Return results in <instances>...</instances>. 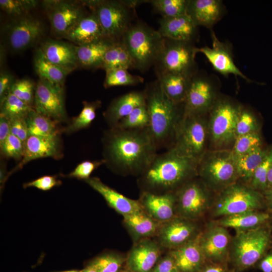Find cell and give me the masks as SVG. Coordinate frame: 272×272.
<instances>
[{
  "instance_id": "6da1fadb",
  "label": "cell",
  "mask_w": 272,
  "mask_h": 272,
  "mask_svg": "<svg viewBox=\"0 0 272 272\" xmlns=\"http://www.w3.org/2000/svg\"><path fill=\"white\" fill-rule=\"evenodd\" d=\"M102 144L105 165L122 175L139 176L158 154V150L148 127L109 128L103 133Z\"/></svg>"
},
{
  "instance_id": "7a4b0ae2",
  "label": "cell",
  "mask_w": 272,
  "mask_h": 272,
  "mask_svg": "<svg viewBox=\"0 0 272 272\" xmlns=\"http://www.w3.org/2000/svg\"><path fill=\"white\" fill-rule=\"evenodd\" d=\"M198 162L180 156L170 149L158 154L139 176L143 191L162 194L173 192L198 176Z\"/></svg>"
},
{
  "instance_id": "3957f363",
  "label": "cell",
  "mask_w": 272,
  "mask_h": 272,
  "mask_svg": "<svg viewBox=\"0 0 272 272\" xmlns=\"http://www.w3.org/2000/svg\"><path fill=\"white\" fill-rule=\"evenodd\" d=\"M149 116V132L158 150L172 146L178 125L184 114V103L176 104L164 92L157 79L144 90Z\"/></svg>"
},
{
  "instance_id": "277c9868",
  "label": "cell",
  "mask_w": 272,
  "mask_h": 272,
  "mask_svg": "<svg viewBox=\"0 0 272 272\" xmlns=\"http://www.w3.org/2000/svg\"><path fill=\"white\" fill-rule=\"evenodd\" d=\"M121 40L131 57L134 69L144 72L156 63L165 38L158 30L139 21L130 26Z\"/></svg>"
},
{
  "instance_id": "5b68a950",
  "label": "cell",
  "mask_w": 272,
  "mask_h": 272,
  "mask_svg": "<svg viewBox=\"0 0 272 272\" xmlns=\"http://www.w3.org/2000/svg\"><path fill=\"white\" fill-rule=\"evenodd\" d=\"M270 230L271 228L265 225L236 231L232 237L229 259L237 271L252 267L266 253L270 246Z\"/></svg>"
},
{
  "instance_id": "8992f818",
  "label": "cell",
  "mask_w": 272,
  "mask_h": 272,
  "mask_svg": "<svg viewBox=\"0 0 272 272\" xmlns=\"http://www.w3.org/2000/svg\"><path fill=\"white\" fill-rule=\"evenodd\" d=\"M205 114H183L171 147L178 155L198 162L207 152L208 122Z\"/></svg>"
},
{
  "instance_id": "52a82bcc",
  "label": "cell",
  "mask_w": 272,
  "mask_h": 272,
  "mask_svg": "<svg viewBox=\"0 0 272 272\" xmlns=\"http://www.w3.org/2000/svg\"><path fill=\"white\" fill-rule=\"evenodd\" d=\"M265 207L263 193L245 183H235L218 193L210 210L215 218L261 210Z\"/></svg>"
},
{
  "instance_id": "ba28073f",
  "label": "cell",
  "mask_w": 272,
  "mask_h": 272,
  "mask_svg": "<svg viewBox=\"0 0 272 272\" xmlns=\"http://www.w3.org/2000/svg\"><path fill=\"white\" fill-rule=\"evenodd\" d=\"M198 176L210 190L217 193L237 182L239 176L231 151L207 152L198 163Z\"/></svg>"
},
{
  "instance_id": "9c48e42d",
  "label": "cell",
  "mask_w": 272,
  "mask_h": 272,
  "mask_svg": "<svg viewBox=\"0 0 272 272\" xmlns=\"http://www.w3.org/2000/svg\"><path fill=\"white\" fill-rule=\"evenodd\" d=\"M144 1H98L92 9L105 37L114 42L121 40L132 25L135 7Z\"/></svg>"
},
{
  "instance_id": "30bf717a",
  "label": "cell",
  "mask_w": 272,
  "mask_h": 272,
  "mask_svg": "<svg viewBox=\"0 0 272 272\" xmlns=\"http://www.w3.org/2000/svg\"><path fill=\"white\" fill-rule=\"evenodd\" d=\"M194 43L165 38L162 51L155 64L156 74L171 73L192 77L197 72Z\"/></svg>"
},
{
  "instance_id": "8fae6325",
  "label": "cell",
  "mask_w": 272,
  "mask_h": 272,
  "mask_svg": "<svg viewBox=\"0 0 272 272\" xmlns=\"http://www.w3.org/2000/svg\"><path fill=\"white\" fill-rule=\"evenodd\" d=\"M200 179L194 178L175 191L176 216L195 221L210 211L214 198Z\"/></svg>"
},
{
  "instance_id": "7c38bea8",
  "label": "cell",
  "mask_w": 272,
  "mask_h": 272,
  "mask_svg": "<svg viewBox=\"0 0 272 272\" xmlns=\"http://www.w3.org/2000/svg\"><path fill=\"white\" fill-rule=\"evenodd\" d=\"M242 108L226 99H217L210 110L209 137L216 147L225 146L236 139V126Z\"/></svg>"
},
{
  "instance_id": "4fadbf2b",
  "label": "cell",
  "mask_w": 272,
  "mask_h": 272,
  "mask_svg": "<svg viewBox=\"0 0 272 272\" xmlns=\"http://www.w3.org/2000/svg\"><path fill=\"white\" fill-rule=\"evenodd\" d=\"M33 108L58 123L66 121L64 87L39 78L36 83Z\"/></svg>"
},
{
  "instance_id": "5bb4252c",
  "label": "cell",
  "mask_w": 272,
  "mask_h": 272,
  "mask_svg": "<svg viewBox=\"0 0 272 272\" xmlns=\"http://www.w3.org/2000/svg\"><path fill=\"white\" fill-rule=\"evenodd\" d=\"M217 99L213 81L207 75L197 72L191 80L184 103V114H206L210 111Z\"/></svg>"
},
{
  "instance_id": "9a60e30c",
  "label": "cell",
  "mask_w": 272,
  "mask_h": 272,
  "mask_svg": "<svg viewBox=\"0 0 272 272\" xmlns=\"http://www.w3.org/2000/svg\"><path fill=\"white\" fill-rule=\"evenodd\" d=\"M43 30L41 21L25 15L17 18L6 26V40L12 51L22 52L35 44L42 36Z\"/></svg>"
},
{
  "instance_id": "2e32d148",
  "label": "cell",
  "mask_w": 272,
  "mask_h": 272,
  "mask_svg": "<svg viewBox=\"0 0 272 272\" xmlns=\"http://www.w3.org/2000/svg\"><path fill=\"white\" fill-rule=\"evenodd\" d=\"M51 28L54 35L64 38L74 25L85 14L81 2L70 1H45Z\"/></svg>"
},
{
  "instance_id": "e0dca14e",
  "label": "cell",
  "mask_w": 272,
  "mask_h": 272,
  "mask_svg": "<svg viewBox=\"0 0 272 272\" xmlns=\"http://www.w3.org/2000/svg\"><path fill=\"white\" fill-rule=\"evenodd\" d=\"M227 229L215 222L200 232L199 244L207 261L225 263L229 259L232 237Z\"/></svg>"
},
{
  "instance_id": "ac0fdd59",
  "label": "cell",
  "mask_w": 272,
  "mask_h": 272,
  "mask_svg": "<svg viewBox=\"0 0 272 272\" xmlns=\"http://www.w3.org/2000/svg\"><path fill=\"white\" fill-rule=\"evenodd\" d=\"M194 221L175 216L163 223L157 232L160 244L173 250L195 239L201 231Z\"/></svg>"
},
{
  "instance_id": "d6986e66",
  "label": "cell",
  "mask_w": 272,
  "mask_h": 272,
  "mask_svg": "<svg viewBox=\"0 0 272 272\" xmlns=\"http://www.w3.org/2000/svg\"><path fill=\"white\" fill-rule=\"evenodd\" d=\"M62 156L59 134L47 137L30 135L25 142L22 159L19 163L9 172V176L32 160L48 157L58 160Z\"/></svg>"
},
{
  "instance_id": "ffe728a7",
  "label": "cell",
  "mask_w": 272,
  "mask_h": 272,
  "mask_svg": "<svg viewBox=\"0 0 272 272\" xmlns=\"http://www.w3.org/2000/svg\"><path fill=\"white\" fill-rule=\"evenodd\" d=\"M212 47L197 48L198 52L202 53L212 64L214 69L224 76L233 74L240 77L248 82H252L238 68L234 63L229 44L220 41L211 30Z\"/></svg>"
},
{
  "instance_id": "44dd1931",
  "label": "cell",
  "mask_w": 272,
  "mask_h": 272,
  "mask_svg": "<svg viewBox=\"0 0 272 272\" xmlns=\"http://www.w3.org/2000/svg\"><path fill=\"white\" fill-rule=\"evenodd\" d=\"M161 253L159 245L149 238L137 241L126 259L131 272H152Z\"/></svg>"
},
{
  "instance_id": "7402d4cb",
  "label": "cell",
  "mask_w": 272,
  "mask_h": 272,
  "mask_svg": "<svg viewBox=\"0 0 272 272\" xmlns=\"http://www.w3.org/2000/svg\"><path fill=\"white\" fill-rule=\"evenodd\" d=\"M139 201L143 209L158 222H168L176 216L175 192L157 194L142 191Z\"/></svg>"
},
{
  "instance_id": "603a6c76",
  "label": "cell",
  "mask_w": 272,
  "mask_h": 272,
  "mask_svg": "<svg viewBox=\"0 0 272 272\" xmlns=\"http://www.w3.org/2000/svg\"><path fill=\"white\" fill-rule=\"evenodd\" d=\"M39 48L49 61L68 74L79 66L76 45L72 43L47 40L41 43Z\"/></svg>"
},
{
  "instance_id": "cb8c5ba5",
  "label": "cell",
  "mask_w": 272,
  "mask_h": 272,
  "mask_svg": "<svg viewBox=\"0 0 272 272\" xmlns=\"http://www.w3.org/2000/svg\"><path fill=\"white\" fill-rule=\"evenodd\" d=\"M158 30L164 38L194 43L198 39L197 27L187 15L163 18Z\"/></svg>"
},
{
  "instance_id": "d4e9b609",
  "label": "cell",
  "mask_w": 272,
  "mask_h": 272,
  "mask_svg": "<svg viewBox=\"0 0 272 272\" xmlns=\"http://www.w3.org/2000/svg\"><path fill=\"white\" fill-rule=\"evenodd\" d=\"M145 104L144 90L131 91L112 100L103 117L109 128L113 127L134 108Z\"/></svg>"
},
{
  "instance_id": "484cf974",
  "label": "cell",
  "mask_w": 272,
  "mask_h": 272,
  "mask_svg": "<svg viewBox=\"0 0 272 272\" xmlns=\"http://www.w3.org/2000/svg\"><path fill=\"white\" fill-rule=\"evenodd\" d=\"M225 7L220 0H189L187 15L197 26L212 30L222 17Z\"/></svg>"
},
{
  "instance_id": "4316f807",
  "label": "cell",
  "mask_w": 272,
  "mask_h": 272,
  "mask_svg": "<svg viewBox=\"0 0 272 272\" xmlns=\"http://www.w3.org/2000/svg\"><path fill=\"white\" fill-rule=\"evenodd\" d=\"M85 181L102 196L110 207L123 217L143 210L139 200L125 196L104 184L97 177H90Z\"/></svg>"
},
{
  "instance_id": "83f0119b",
  "label": "cell",
  "mask_w": 272,
  "mask_h": 272,
  "mask_svg": "<svg viewBox=\"0 0 272 272\" xmlns=\"http://www.w3.org/2000/svg\"><path fill=\"white\" fill-rule=\"evenodd\" d=\"M64 38L76 46H80L106 38L96 16L92 12L82 17Z\"/></svg>"
},
{
  "instance_id": "f1b7e54d",
  "label": "cell",
  "mask_w": 272,
  "mask_h": 272,
  "mask_svg": "<svg viewBox=\"0 0 272 272\" xmlns=\"http://www.w3.org/2000/svg\"><path fill=\"white\" fill-rule=\"evenodd\" d=\"M198 237L170 252L179 272H200L206 264L207 261L199 246Z\"/></svg>"
},
{
  "instance_id": "f546056e",
  "label": "cell",
  "mask_w": 272,
  "mask_h": 272,
  "mask_svg": "<svg viewBox=\"0 0 272 272\" xmlns=\"http://www.w3.org/2000/svg\"><path fill=\"white\" fill-rule=\"evenodd\" d=\"M271 218L268 212L251 211L219 218L215 222L226 228L236 231H246L266 225Z\"/></svg>"
},
{
  "instance_id": "4dcf8cb0",
  "label": "cell",
  "mask_w": 272,
  "mask_h": 272,
  "mask_svg": "<svg viewBox=\"0 0 272 272\" xmlns=\"http://www.w3.org/2000/svg\"><path fill=\"white\" fill-rule=\"evenodd\" d=\"M115 42L104 38L83 45H76L79 65L89 69L102 68L106 52Z\"/></svg>"
},
{
  "instance_id": "1f68e13d",
  "label": "cell",
  "mask_w": 272,
  "mask_h": 272,
  "mask_svg": "<svg viewBox=\"0 0 272 272\" xmlns=\"http://www.w3.org/2000/svg\"><path fill=\"white\" fill-rule=\"evenodd\" d=\"M157 76L168 98L176 104H183L193 76L171 73H157Z\"/></svg>"
},
{
  "instance_id": "d6a6232c",
  "label": "cell",
  "mask_w": 272,
  "mask_h": 272,
  "mask_svg": "<svg viewBox=\"0 0 272 272\" xmlns=\"http://www.w3.org/2000/svg\"><path fill=\"white\" fill-rule=\"evenodd\" d=\"M123 222L133 238L140 240L155 234L159 228V223L143 209L123 216Z\"/></svg>"
},
{
  "instance_id": "836d02e7",
  "label": "cell",
  "mask_w": 272,
  "mask_h": 272,
  "mask_svg": "<svg viewBox=\"0 0 272 272\" xmlns=\"http://www.w3.org/2000/svg\"><path fill=\"white\" fill-rule=\"evenodd\" d=\"M34 66L39 78L64 87L66 76L69 74L63 70L49 61L39 48L35 52Z\"/></svg>"
},
{
  "instance_id": "e575fe53",
  "label": "cell",
  "mask_w": 272,
  "mask_h": 272,
  "mask_svg": "<svg viewBox=\"0 0 272 272\" xmlns=\"http://www.w3.org/2000/svg\"><path fill=\"white\" fill-rule=\"evenodd\" d=\"M267 150L268 149H264L259 147L236 160L239 179L246 184H249L255 170L264 158Z\"/></svg>"
},
{
  "instance_id": "d590c367",
  "label": "cell",
  "mask_w": 272,
  "mask_h": 272,
  "mask_svg": "<svg viewBox=\"0 0 272 272\" xmlns=\"http://www.w3.org/2000/svg\"><path fill=\"white\" fill-rule=\"evenodd\" d=\"M30 135L52 136L59 134L61 130L58 123L39 113L33 108L25 117Z\"/></svg>"
},
{
  "instance_id": "8d00e7d4",
  "label": "cell",
  "mask_w": 272,
  "mask_h": 272,
  "mask_svg": "<svg viewBox=\"0 0 272 272\" xmlns=\"http://www.w3.org/2000/svg\"><path fill=\"white\" fill-rule=\"evenodd\" d=\"M105 72L114 69H134L131 57L121 40L115 42L106 52L102 65Z\"/></svg>"
},
{
  "instance_id": "74e56055",
  "label": "cell",
  "mask_w": 272,
  "mask_h": 272,
  "mask_svg": "<svg viewBox=\"0 0 272 272\" xmlns=\"http://www.w3.org/2000/svg\"><path fill=\"white\" fill-rule=\"evenodd\" d=\"M101 101L83 102V107L79 114L73 118L71 122L64 128L63 131L71 134L89 126L95 119L97 109L101 106Z\"/></svg>"
},
{
  "instance_id": "f35d334b",
  "label": "cell",
  "mask_w": 272,
  "mask_h": 272,
  "mask_svg": "<svg viewBox=\"0 0 272 272\" xmlns=\"http://www.w3.org/2000/svg\"><path fill=\"white\" fill-rule=\"evenodd\" d=\"M153 10L163 18L187 15L189 0H152Z\"/></svg>"
},
{
  "instance_id": "ab89813d",
  "label": "cell",
  "mask_w": 272,
  "mask_h": 272,
  "mask_svg": "<svg viewBox=\"0 0 272 272\" xmlns=\"http://www.w3.org/2000/svg\"><path fill=\"white\" fill-rule=\"evenodd\" d=\"M0 102V114L10 119L26 117L29 112L33 108L11 93Z\"/></svg>"
},
{
  "instance_id": "60d3db41",
  "label": "cell",
  "mask_w": 272,
  "mask_h": 272,
  "mask_svg": "<svg viewBox=\"0 0 272 272\" xmlns=\"http://www.w3.org/2000/svg\"><path fill=\"white\" fill-rule=\"evenodd\" d=\"M127 70L118 68L106 71L104 87L108 88L118 86H134L144 82L143 77L133 75Z\"/></svg>"
},
{
  "instance_id": "b9f144b4",
  "label": "cell",
  "mask_w": 272,
  "mask_h": 272,
  "mask_svg": "<svg viewBox=\"0 0 272 272\" xmlns=\"http://www.w3.org/2000/svg\"><path fill=\"white\" fill-rule=\"evenodd\" d=\"M149 125V116L145 104L134 108L114 127L121 129H134L147 128Z\"/></svg>"
},
{
  "instance_id": "7bdbcfd3",
  "label": "cell",
  "mask_w": 272,
  "mask_h": 272,
  "mask_svg": "<svg viewBox=\"0 0 272 272\" xmlns=\"http://www.w3.org/2000/svg\"><path fill=\"white\" fill-rule=\"evenodd\" d=\"M125 258L114 252H106L100 254L90 263L97 269L98 272H122Z\"/></svg>"
},
{
  "instance_id": "ee69618b",
  "label": "cell",
  "mask_w": 272,
  "mask_h": 272,
  "mask_svg": "<svg viewBox=\"0 0 272 272\" xmlns=\"http://www.w3.org/2000/svg\"><path fill=\"white\" fill-rule=\"evenodd\" d=\"M271 166L272 147L268 149L264 158L255 170L249 185L261 192L266 190L267 175Z\"/></svg>"
},
{
  "instance_id": "f6af8a7d",
  "label": "cell",
  "mask_w": 272,
  "mask_h": 272,
  "mask_svg": "<svg viewBox=\"0 0 272 272\" xmlns=\"http://www.w3.org/2000/svg\"><path fill=\"white\" fill-rule=\"evenodd\" d=\"M261 139L258 132H251L237 137L231 152L236 160L253 149L261 147Z\"/></svg>"
},
{
  "instance_id": "bcb514c9",
  "label": "cell",
  "mask_w": 272,
  "mask_h": 272,
  "mask_svg": "<svg viewBox=\"0 0 272 272\" xmlns=\"http://www.w3.org/2000/svg\"><path fill=\"white\" fill-rule=\"evenodd\" d=\"M38 1L34 0H1V8L10 16L19 18L36 7Z\"/></svg>"
},
{
  "instance_id": "7dc6e473",
  "label": "cell",
  "mask_w": 272,
  "mask_h": 272,
  "mask_svg": "<svg viewBox=\"0 0 272 272\" xmlns=\"http://www.w3.org/2000/svg\"><path fill=\"white\" fill-rule=\"evenodd\" d=\"M35 88L36 84L31 80L23 78L16 80L10 93L33 108Z\"/></svg>"
},
{
  "instance_id": "c3c4849f",
  "label": "cell",
  "mask_w": 272,
  "mask_h": 272,
  "mask_svg": "<svg viewBox=\"0 0 272 272\" xmlns=\"http://www.w3.org/2000/svg\"><path fill=\"white\" fill-rule=\"evenodd\" d=\"M258 125L254 115L249 110L241 109L236 126V138L237 137L258 132Z\"/></svg>"
},
{
  "instance_id": "681fc988",
  "label": "cell",
  "mask_w": 272,
  "mask_h": 272,
  "mask_svg": "<svg viewBox=\"0 0 272 272\" xmlns=\"http://www.w3.org/2000/svg\"><path fill=\"white\" fill-rule=\"evenodd\" d=\"M0 147L1 153L5 156L21 160L24 154L25 142L10 134Z\"/></svg>"
},
{
  "instance_id": "f907efd6",
  "label": "cell",
  "mask_w": 272,
  "mask_h": 272,
  "mask_svg": "<svg viewBox=\"0 0 272 272\" xmlns=\"http://www.w3.org/2000/svg\"><path fill=\"white\" fill-rule=\"evenodd\" d=\"M102 164H105L103 159L99 160H86L79 164L75 169L66 176L85 181L90 178L92 172Z\"/></svg>"
},
{
  "instance_id": "816d5d0a",
  "label": "cell",
  "mask_w": 272,
  "mask_h": 272,
  "mask_svg": "<svg viewBox=\"0 0 272 272\" xmlns=\"http://www.w3.org/2000/svg\"><path fill=\"white\" fill-rule=\"evenodd\" d=\"M61 184V182L57 178L56 176L45 175L24 184L23 187L26 188L33 187L40 190L47 191Z\"/></svg>"
},
{
  "instance_id": "f5cc1de1",
  "label": "cell",
  "mask_w": 272,
  "mask_h": 272,
  "mask_svg": "<svg viewBox=\"0 0 272 272\" xmlns=\"http://www.w3.org/2000/svg\"><path fill=\"white\" fill-rule=\"evenodd\" d=\"M10 120L11 134L25 142L29 137L25 117L16 118Z\"/></svg>"
},
{
  "instance_id": "db71d44e",
  "label": "cell",
  "mask_w": 272,
  "mask_h": 272,
  "mask_svg": "<svg viewBox=\"0 0 272 272\" xmlns=\"http://www.w3.org/2000/svg\"><path fill=\"white\" fill-rule=\"evenodd\" d=\"M16 80L14 77L7 71L1 72L0 74V102L10 93Z\"/></svg>"
},
{
  "instance_id": "11a10c76",
  "label": "cell",
  "mask_w": 272,
  "mask_h": 272,
  "mask_svg": "<svg viewBox=\"0 0 272 272\" xmlns=\"http://www.w3.org/2000/svg\"><path fill=\"white\" fill-rule=\"evenodd\" d=\"M152 272H179L174 259L169 254L162 259L154 267Z\"/></svg>"
},
{
  "instance_id": "9f6ffc18",
  "label": "cell",
  "mask_w": 272,
  "mask_h": 272,
  "mask_svg": "<svg viewBox=\"0 0 272 272\" xmlns=\"http://www.w3.org/2000/svg\"><path fill=\"white\" fill-rule=\"evenodd\" d=\"M11 134V120L0 114V146Z\"/></svg>"
},
{
  "instance_id": "6f0895ef",
  "label": "cell",
  "mask_w": 272,
  "mask_h": 272,
  "mask_svg": "<svg viewBox=\"0 0 272 272\" xmlns=\"http://www.w3.org/2000/svg\"><path fill=\"white\" fill-rule=\"evenodd\" d=\"M258 267L262 272H272V251L266 253L259 261Z\"/></svg>"
},
{
  "instance_id": "680465c9",
  "label": "cell",
  "mask_w": 272,
  "mask_h": 272,
  "mask_svg": "<svg viewBox=\"0 0 272 272\" xmlns=\"http://www.w3.org/2000/svg\"><path fill=\"white\" fill-rule=\"evenodd\" d=\"M200 272H229L224 263L209 262L206 264Z\"/></svg>"
},
{
  "instance_id": "91938a15",
  "label": "cell",
  "mask_w": 272,
  "mask_h": 272,
  "mask_svg": "<svg viewBox=\"0 0 272 272\" xmlns=\"http://www.w3.org/2000/svg\"><path fill=\"white\" fill-rule=\"evenodd\" d=\"M262 193L264 196L265 207L268 213L272 215V190L267 189Z\"/></svg>"
},
{
  "instance_id": "94428289",
  "label": "cell",
  "mask_w": 272,
  "mask_h": 272,
  "mask_svg": "<svg viewBox=\"0 0 272 272\" xmlns=\"http://www.w3.org/2000/svg\"><path fill=\"white\" fill-rule=\"evenodd\" d=\"M9 177V172H7L6 169V166L4 165H2L1 167L0 170V182L1 187L4 185L6 180Z\"/></svg>"
},
{
  "instance_id": "6125c7cd",
  "label": "cell",
  "mask_w": 272,
  "mask_h": 272,
  "mask_svg": "<svg viewBox=\"0 0 272 272\" xmlns=\"http://www.w3.org/2000/svg\"><path fill=\"white\" fill-rule=\"evenodd\" d=\"M267 189L272 190V166L271 167L267 175Z\"/></svg>"
},
{
  "instance_id": "be15d7a7",
  "label": "cell",
  "mask_w": 272,
  "mask_h": 272,
  "mask_svg": "<svg viewBox=\"0 0 272 272\" xmlns=\"http://www.w3.org/2000/svg\"><path fill=\"white\" fill-rule=\"evenodd\" d=\"M80 272H98L96 267L89 263L84 269L80 270Z\"/></svg>"
},
{
  "instance_id": "e7e4bbea",
  "label": "cell",
  "mask_w": 272,
  "mask_h": 272,
  "mask_svg": "<svg viewBox=\"0 0 272 272\" xmlns=\"http://www.w3.org/2000/svg\"><path fill=\"white\" fill-rule=\"evenodd\" d=\"M57 272H80V270H65V271H57Z\"/></svg>"
},
{
  "instance_id": "03108f58",
  "label": "cell",
  "mask_w": 272,
  "mask_h": 272,
  "mask_svg": "<svg viewBox=\"0 0 272 272\" xmlns=\"http://www.w3.org/2000/svg\"><path fill=\"white\" fill-rule=\"evenodd\" d=\"M270 246L272 248V227L271 228L270 230Z\"/></svg>"
},
{
  "instance_id": "003e7915",
  "label": "cell",
  "mask_w": 272,
  "mask_h": 272,
  "mask_svg": "<svg viewBox=\"0 0 272 272\" xmlns=\"http://www.w3.org/2000/svg\"><path fill=\"white\" fill-rule=\"evenodd\" d=\"M122 272H123V271H122ZM123 272H131V271H130L129 270H128L127 271H123Z\"/></svg>"
}]
</instances>
